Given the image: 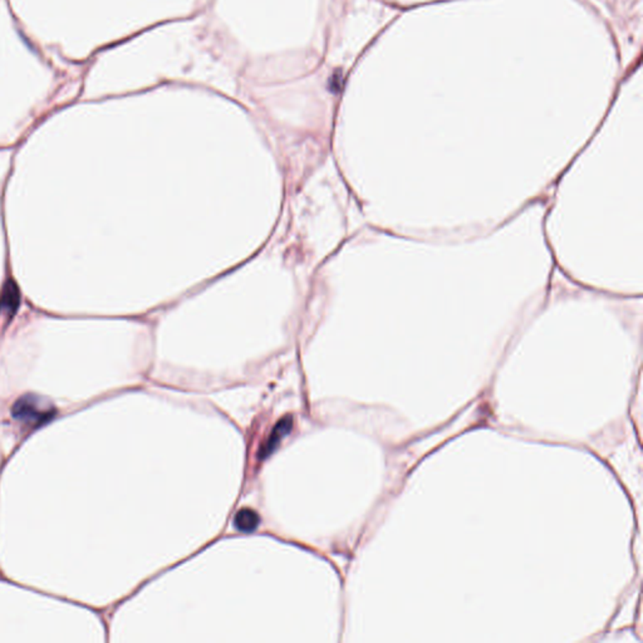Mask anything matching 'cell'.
Returning <instances> with one entry per match:
<instances>
[{"instance_id": "1", "label": "cell", "mask_w": 643, "mask_h": 643, "mask_svg": "<svg viewBox=\"0 0 643 643\" xmlns=\"http://www.w3.org/2000/svg\"><path fill=\"white\" fill-rule=\"evenodd\" d=\"M56 408L38 396H24L14 405L13 415L16 419L30 426H39L52 419Z\"/></svg>"}, {"instance_id": "2", "label": "cell", "mask_w": 643, "mask_h": 643, "mask_svg": "<svg viewBox=\"0 0 643 643\" xmlns=\"http://www.w3.org/2000/svg\"><path fill=\"white\" fill-rule=\"evenodd\" d=\"M292 427H293L292 416H286V417L279 420L276 422V425L274 426L273 431H271L269 439L265 442L264 446L259 450L260 459L268 458L271 453H274V450L278 448V445L281 443V440L290 432Z\"/></svg>"}, {"instance_id": "3", "label": "cell", "mask_w": 643, "mask_h": 643, "mask_svg": "<svg viewBox=\"0 0 643 643\" xmlns=\"http://www.w3.org/2000/svg\"><path fill=\"white\" fill-rule=\"evenodd\" d=\"M259 522H260V518H259L258 513L254 511L253 509H247V508L238 511L235 519H234L235 528L243 533H252L258 528Z\"/></svg>"}, {"instance_id": "4", "label": "cell", "mask_w": 643, "mask_h": 643, "mask_svg": "<svg viewBox=\"0 0 643 643\" xmlns=\"http://www.w3.org/2000/svg\"><path fill=\"white\" fill-rule=\"evenodd\" d=\"M19 305V290L12 281H8L3 289L0 297V310H6L8 314H12Z\"/></svg>"}]
</instances>
